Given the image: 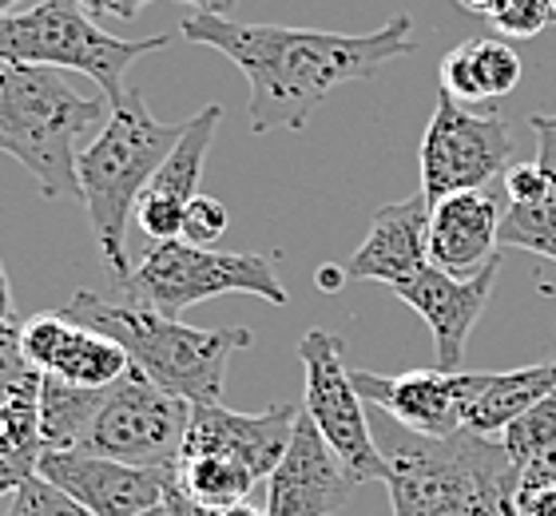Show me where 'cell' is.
I'll return each mask as SVG.
<instances>
[{
  "instance_id": "obj_1",
  "label": "cell",
  "mask_w": 556,
  "mask_h": 516,
  "mask_svg": "<svg viewBox=\"0 0 556 516\" xmlns=\"http://www.w3.org/2000/svg\"><path fill=\"white\" fill-rule=\"evenodd\" d=\"M179 33L215 48L247 76L251 131H302L326 96L354 80H374L382 64L414 52V21L394 16L374 33H318L282 24H247L195 12Z\"/></svg>"
},
{
  "instance_id": "obj_2",
  "label": "cell",
  "mask_w": 556,
  "mask_h": 516,
  "mask_svg": "<svg viewBox=\"0 0 556 516\" xmlns=\"http://www.w3.org/2000/svg\"><path fill=\"white\" fill-rule=\"evenodd\" d=\"M184 124H160L148 112L143 96L128 88L124 100L112 103V112L100 124L92 143L76 155L80 203L88 211L108 275L119 290L128 287L131 270H136L128 259V218L136 215V203L143 196V187L151 184V175L160 172L163 160L179 143Z\"/></svg>"
},
{
  "instance_id": "obj_3",
  "label": "cell",
  "mask_w": 556,
  "mask_h": 516,
  "mask_svg": "<svg viewBox=\"0 0 556 516\" xmlns=\"http://www.w3.org/2000/svg\"><path fill=\"white\" fill-rule=\"evenodd\" d=\"M374 441L382 449L394 516H485L489 501L517 489L521 477L497 437H477L469 429L417 437L382 413Z\"/></svg>"
},
{
  "instance_id": "obj_4",
  "label": "cell",
  "mask_w": 556,
  "mask_h": 516,
  "mask_svg": "<svg viewBox=\"0 0 556 516\" xmlns=\"http://www.w3.org/2000/svg\"><path fill=\"white\" fill-rule=\"evenodd\" d=\"M64 310L84 326H96L108 338H116L143 378L191 405H223L231 354L255 342V333L243 326L199 330L179 318H167L160 310L131 306V302H100L88 290H80Z\"/></svg>"
},
{
  "instance_id": "obj_5",
  "label": "cell",
  "mask_w": 556,
  "mask_h": 516,
  "mask_svg": "<svg viewBox=\"0 0 556 516\" xmlns=\"http://www.w3.org/2000/svg\"><path fill=\"white\" fill-rule=\"evenodd\" d=\"M112 103L80 96L56 68L0 64V151L33 175L48 199L80 196L76 143L104 124Z\"/></svg>"
},
{
  "instance_id": "obj_6",
  "label": "cell",
  "mask_w": 556,
  "mask_h": 516,
  "mask_svg": "<svg viewBox=\"0 0 556 516\" xmlns=\"http://www.w3.org/2000/svg\"><path fill=\"white\" fill-rule=\"evenodd\" d=\"M167 45L172 36L119 40L104 33L76 0H33L0 16V64L80 72L100 84L108 103H119L128 96L124 76L139 56L160 52Z\"/></svg>"
},
{
  "instance_id": "obj_7",
  "label": "cell",
  "mask_w": 556,
  "mask_h": 516,
  "mask_svg": "<svg viewBox=\"0 0 556 516\" xmlns=\"http://www.w3.org/2000/svg\"><path fill=\"white\" fill-rule=\"evenodd\" d=\"M219 294H255L270 306H287L290 302L270 259L243 251H215V247H191L184 239L148 247L143 263L131 270L128 287H124V302L160 310L167 318H179L184 310L219 299Z\"/></svg>"
},
{
  "instance_id": "obj_8",
  "label": "cell",
  "mask_w": 556,
  "mask_h": 516,
  "mask_svg": "<svg viewBox=\"0 0 556 516\" xmlns=\"http://www.w3.org/2000/svg\"><path fill=\"white\" fill-rule=\"evenodd\" d=\"M299 362L306 374V417L323 433L338 465L354 484L386 481L382 449L374 441V425L366 421L362 393L350 378L346 338L334 330H306L299 342Z\"/></svg>"
},
{
  "instance_id": "obj_9",
  "label": "cell",
  "mask_w": 556,
  "mask_h": 516,
  "mask_svg": "<svg viewBox=\"0 0 556 516\" xmlns=\"http://www.w3.org/2000/svg\"><path fill=\"white\" fill-rule=\"evenodd\" d=\"M421 196L429 206L441 199L501 184L513 167V131L501 115L473 112L438 88V108L421 136Z\"/></svg>"
},
{
  "instance_id": "obj_10",
  "label": "cell",
  "mask_w": 556,
  "mask_h": 516,
  "mask_svg": "<svg viewBox=\"0 0 556 516\" xmlns=\"http://www.w3.org/2000/svg\"><path fill=\"white\" fill-rule=\"evenodd\" d=\"M187 421H191V402L172 398L131 366V374L108 386L84 453L124 461L136 469L175 473Z\"/></svg>"
},
{
  "instance_id": "obj_11",
  "label": "cell",
  "mask_w": 556,
  "mask_h": 516,
  "mask_svg": "<svg viewBox=\"0 0 556 516\" xmlns=\"http://www.w3.org/2000/svg\"><path fill=\"white\" fill-rule=\"evenodd\" d=\"M362 402L378 405L394 425L417 437H453L465 429V405L473 398V369L445 374V369H406V374H370L350 369Z\"/></svg>"
},
{
  "instance_id": "obj_12",
  "label": "cell",
  "mask_w": 556,
  "mask_h": 516,
  "mask_svg": "<svg viewBox=\"0 0 556 516\" xmlns=\"http://www.w3.org/2000/svg\"><path fill=\"white\" fill-rule=\"evenodd\" d=\"M21 345H24V357L45 378L72 381V386H84V390H108L124 374H131L128 350L116 338H108L104 330L72 318L68 310L24 318Z\"/></svg>"
},
{
  "instance_id": "obj_13",
  "label": "cell",
  "mask_w": 556,
  "mask_h": 516,
  "mask_svg": "<svg viewBox=\"0 0 556 516\" xmlns=\"http://www.w3.org/2000/svg\"><path fill=\"white\" fill-rule=\"evenodd\" d=\"M40 477L68 493L92 516H139L163 505L172 473L136 469L124 461L96 457L84 449H45Z\"/></svg>"
},
{
  "instance_id": "obj_14",
  "label": "cell",
  "mask_w": 556,
  "mask_h": 516,
  "mask_svg": "<svg viewBox=\"0 0 556 516\" xmlns=\"http://www.w3.org/2000/svg\"><path fill=\"white\" fill-rule=\"evenodd\" d=\"M299 417V405H270L263 413H235L227 405H191L179 457L219 453V457L247 465L258 481H267L278 469V461L287 457Z\"/></svg>"
},
{
  "instance_id": "obj_15",
  "label": "cell",
  "mask_w": 556,
  "mask_h": 516,
  "mask_svg": "<svg viewBox=\"0 0 556 516\" xmlns=\"http://www.w3.org/2000/svg\"><path fill=\"white\" fill-rule=\"evenodd\" d=\"M497 275H501V254L469 278H453V275H445V270H438V266H426L414 282L394 287L397 299L406 302L414 314H421V322H426L429 333H433L438 369L462 374L465 342H469L477 318L485 314L489 294L497 287Z\"/></svg>"
},
{
  "instance_id": "obj_16",
  "label": "cell",
  "mask_w": 556,
  "mask_h": 516,
  "mask_svg": "<svg viewBox=\"0 0 556 516\" xmlns=\"http://www.w3.org/2000/svg\"><path fill=\"white\" fill-rule=\"evenodd\" d=\"M354 489L358 484L302 410L287 457L267 477V516H334L350 505Z\"/></svg>"
},
{
  "instance_id": "obj_17",
  "label": "cell",
  "mask_w": 556,
  "mask_h": 516,
  "mask_svg": "<svg viewBox=\"0 0 556 516\" xmlns=\"http://www.w3.org/2000/svg\"><path fill=\"white\" fill-rule=\"evenodd\" d=\"M223 124V108L207 103L203 112H195L184 124V136L172 148V155L163 160V167L151 175V184L143 187V196L136 203V227L151 239V247L179 239L184 227L187 203L199 196V179L207 167V151L215 143V131Z\"/></svg>"
},
{
  "instance_id": "obj_18",
  "label": "cell",
  "mask_w": 556,
  "mask_h": 516,
  "mask_svg": "<svg viewBox=\"0 0 556 516\" xmlns=\"http://www.w3.org/2000/svg\"><path fill=\"white\" fill-rule=\"evenodd\" d=\"M429 215L433 206L417 191L409 199L386 203L374 211L370 230L350 254L346 278L350 282H386V287H406L429 263Z\"/></svg>"
},
{
  "instance_id": "obj_19",
  "label": "cell",
  "mask_w": 556,
  "mask_h": 516,
  "mask_svg": "<svg viewBox=\"0 0 556 516\" xmlns=\"http://www.w3.org/2000/svg\"><path fill=\"white\" fill-rule=\"evenodd\" d=\"M501 218H505L501 187L441 199L429 215V263L453 278L477 275L501 254Z\"/></svg>"
},
{
  "instance_id": "obj_20",
  "label": "cell",
  "mask_w": 556,
  "mask_h": 516,
  "mask_svg": "<svg viewBox=\"0 0 556 516\" xmlns=\"http://www.w3.org/2000/svg\"><path fill=\"white\" fill-rule=\"evenodd\" d=\"M536 167H541V196L525 206H505L501 218V247L541 254L556 263V112H536Z\"/></svg>"
},
{
  "instance_id": "obj_21",
  "label": "cell",
  "mask_w": 556,
  "mask_h": 516,
  "mask_svg": "<svg viewBox=\"0 0 556 516\" xmlns=\"http://www.w3.org/2000/svg\"><path fill=\"white\" fill-rule=\"evenodd\" d=\"M521 84V56L509 40L497 36H473L462 40L441 60V92L457 103H489L509 96Z\"/></svg>"
},
{
  "instance_id": "obj_22",
  "label": "cell",
  "mask_w": 556,
  "mask_h": 516,
  "mask_svg": "<svg viewBox=\"0 0 556 516\" xmlns=\"http://www.w3.org/2000/svg\"><path fill=\"white\" fill-rule=\"evenodd\" d=\"M556 390L553 357L541 366L509 369V374H481L477 390L465 405V429L477 437H501L529 405Z\"/></svg>"
},
{
  "instance_id": "obj_23",
  "label": "cell",
  "mask_w": 556,
  "mask_h": 516,
  "mask_svg": "<svg viewBox=\"0 0 556 516\" xmlns=\"http://www.w3.org/2000/svg\"><path fill=\"white\" fill-rule=\"evenodd\" d=\"M40 393H24L0 405V496L40 477Z\"/></svg>"
},
{
  "instance_id": "obj_24",
  "label": "cell",
  "mask_w": 556,
  "mask_h": 516,
  "mask_svg": "<svg viewBox=\"0 0 556 516\" xmlns=\"http://www.w3.org/2000/svg\"><path fill=\"white\" fill-rule=\"evenodd\" d=\"M175 489L195 501L203 508H227L239 505L251 496V489L258 484V477L247 465L231 457H219V453H195V457H179L172 473Z\"/></svg>"
},
{
  "instance_id": "obj_25",
  "label": "cell",
  "mask_w": 556,
  "mask_h": 516,
  "mask_svg": "<svg viewBox=\"0 0 556 516\" xmlns=\"http://www.w3.org/2000/svg\"><path fill=\"white\" fill-rule=\"evenodd\" d=\"M108 390H84L72 381L45 378L40 386V437L45 449H84Z\"/></svg>"
},
{
  "instance_id": "obj_26",
  "label": "cell",
  "mask_w": 556,
  "mask_h": 516,
  "mask_svg": "<svg viewBox=\"0 0 556 516\" xmlns=\"http://www.w3.org/2000/svg\"><path fill=\"white\" fill-rule=\"evenodd\" d=\"M497 441L505 445V453H509V461L517 469H525L529 461L553 453L556 449V390L548 393V398H541L536 405H529Z\"/></svg>"
},
{
  "instance_id": "obj_27",
  "label": "cell",
  "mask_w": 556,
  "mask_h": 516,
  "mask_svg": "<svg viewBox=\"0 0 556 516\" xmlns=\"http://www.w3.org/2000/svg\"><path fill=\"white\" fill-rule=\"evenodd\" d=\"M40 386H45V374L24 357L21 322H0V405L24 393H40Z\"/></svg>"
},
{
  "instance_id": "obj_28",
  "label": "cell",
  "mask_w": 556,
  "mask_h": 516,
  "mask_svg": "<svg viewBox=\"0 0 556 516\" xmlns=\"http://www.w3.org/2000/svg\"><path fill=\"white\" fill-rule=\"evenodd\" d=\"M4 516H92L84 505H76L68 493H60L56 484L45 477H33L12 493V505Z\"/></svg>"
},
{
  "instance_id": "obj_29",
  "label": "cell",
  "mask_w": 556,
  "mask_h": 516,
  "mask_svg": "<svg viewBox=\"0 0 556 516\" xmlns=\"http://www.w3.org/2000/svg\"><path fill=\"white\" fill-rule=\"evenodd\" d=\"M553 21H556L553 0H501L497 12H493V24L505 36H513V40L541 36Z\"/></svg>"
},
{
  "instance_id": "obj_30",
  "label": "cell",
  "mask_w": 556,
  "mask_h": 516,
  "mask_svg": "<svg viewBox=\"0 0 556 516\" xmlns=\"http://www.w3.org/2000/svg\"><path fill=\"white\" fill-rule=\"evenodd\" d=\"M227 206L219 199H211L199 191L184 211V227H179V239L191 242V247H215V242L227 235Z\"/></svg>"
},
{
  "instance_id": "obj_31",
  "label": "cell",
  "mask_w": 556,
  "mask_h": 516,
  "mask_svg": "<svg viewBox=\"0 0 556 516\" xmlns=\"http://www.w3.org/2000/svg\"><path fill=\"white\" fill-rule=\"evenodd\" d=\"M545 489H556V449L545 453V457L529 461L517 477V496L525 493H545Z\"/></svg>"
},
{
  "instance_id": "obj_32",
  "label": "cell",
  "mask_w": 556,
  "mask_h": 516,
  "mask_svg": "<svg viewBox=\"0 0 556 516\" xmlns=\"http://www.w3.org/2000/svg\"><path fill=\"white\" fill-rule=\"evenodd\" d=\"M88 16H116V21H136L139 12L155 0H76Z\"/></svg>"
},
{
  "instance_id": "obj_33",
  "label": "cell",
  "mask_w": 556,
  "mask_h": 516,
  "mask_svg": "<svg viewBox=\"0 0 556 516\" xmlns=\"http://www.w3.org/2000/svg\"><path fill=\"white\" fill-rule=\"evenodd\" d=\"M517 508H521V516H556V489L517 496Z\"/></svg>"
},
{
  "instance_id": "obj_34",
  "label": "cell",
  "mask_w": 556,
  "mask_h": 516,
  "mask_svg": "<svg viewBox=\"0 0 556 516\" xmlns=\"http://www.w3.org/2000/svg\"><path fill=\"white\" fill-rule=\"evenodd\" d=\"M314 282H318L323 290H338L342 282H350V278H346V266H334V263L318 266V275H314Z\"/></svg>"
},
{
  "instance_id": "obj_35",
  "label": "cell",
  "mask_w": 556,
  "mask_h": 516,
  "mask_svg": "<svg viewBox=\"0 0 556 516\" xmlns=\"http://www.w3.org/2000/svg\"><path fill=\"white\" fill-rule=\"evenodd\" d=\"M462 12H469V16H485V21H493V12H497L501 0H453Z\"/></svg>"
},
{
  "instance_id": "obj_36",
  "label": "cell",
  "mask_w": 556,
  "mask_h": 516,
  "mask_svg": "<svg viewBox=\"0 0 556 516\" xmlns=\"http://www.w3.org/2000/svg\"><path fill=\"white\" fill-rule=\"evenodd\" d=\"M179 4H191L195 12H215V16H227L239 0H179Z\"/></svg>"
},
{
  "instance_id": "obj_37",
  "label": "cell",
  "mask_w": 556,
  "mask_h": 516,
  "mask_svg": "<svg viewBox=\"0 0 556 516\" xmlns=\"http://www.w3.org/2000/svg\"><path fill=\"white\" fill-rule=\"evenodd\" d=\"M16 318L12 314V287H9V275H4V263H0V322Z\"/></svg>"
},
{
  "instance_id": "obj_38",
  "label": "cell",
  "mask_w": 556,
  "mask_h": 516,
  "mask_svg": "<svg viewBox=\"0 0 556 516\" xmlns=\"http://www.w3.org/2000/svg\"><path fill=\"white\" fill-rule=\"evenodd\" d=\"M24 0H0V16H4V12H12V9H21Z\"/></svg>"
},
{
  "instance_id": "obj_39",
  "label": "cell",
  "mask_w": 556,
  "mask_h": 516,
  "mask_svg": "<svg viewBox=\"0 0 556 516\" xmlns=\"http://www.w3.org/2000/svg\"><path fill=\"white\" fill-rule=\"evenodd\" d=\"M139 516H172V513H167V505H155V508H148V513H139Z\"/></svg>"
},
{
  "instance_id": "obj_40",
  "label": "cell",
  "mask_w": 556,
  "mask_h": 516,
  "mask_svg": "<svg viewBox=\"0 0 556 516\" xmlns=\"http://www.w3.org/2000/svg\"><path fill=\"white\" fill-rule=\"evenodd\" d=\"M553 9H556V0H553Z\"/></svg>"
},
{
  "instance_id": "obj_41",
  "label": "cell",
  "mask_w": 556,
  "mask_h": 516,
  "mask_svg": "<svg viewBox=\"0 0 556 516\" xmlns=\"http://www.w3.org/2000/svg\"><path fill=\"white\" fill-rule=\"evenodd\" d=\"M553 366H556V357H553Z\"/></svg>"
}]
</instances>
